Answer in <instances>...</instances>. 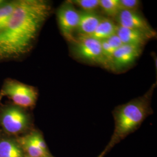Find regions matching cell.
Segmentation results:
<instances>
[{"label": "cell", "instance_id": "6da1fadb", "mask_svg": "<svg viewBox=\"0 0 157 157\" xmlns=\"http://www.w3.org/2000/svg\"><path fill=\"white\" fill-rule=\"evenodd\" d=\"M51 8L44 0H18L8 22L0 31V60L17 58L30 50Z\"/></svg>", "mask_w": 157, "mask_h": 157}, {"label": "cell", "instance_id": "7a4b0ae2", "mask_svg": "<svg viewBox=\"0 0 157 157\" xmlns=\"http://www.w3.org/2000/svg\"><path fill=\"white\" fill-rule=\"evenodd\" d=\"M155 87L141 97L117 107L113 112L114 138H123L137 129L150 112V100Z\"/></svg>", "mask_w": 157, "mask_h": 157}, {"label": "cell", "instance_id": "3957f363", "mask_svg": "<svg viewBox=\"0 0 157 157\" xmlns=\"http://www.w3.org/2000/svg\"><path fill=\"white\" fill-rule=\"evenodd\" d=\"M2 97H7L17 107L29 108L35 105L38 93L33 86L8 78L0 90V98Z\"/></svg>", "mask_w": 157, "mask_h": 157}, {"label": "cell", "instance_id": "277c9868", "mask_svg": "<svg viewBox=\"0 0 157 157\" xmlns=\"http://www.w3.org/2000/svg\"><path fill=\"white\" fill-rule=\"evenodd\" d=\"M71 43L72 52L77 58L108 67L102 54L101 41L91 36L78 35Z\"/></svg>", "mask_w": 157, "mask_h": 157}, {"label": "cell", "instance_id": "5b68a950", "mask_svg": "<svg viewBox=\"0 0 157 157\" xmlns=\"http://www.w3.org/2000/svg\"><path fill=\"white\" fill-rule=\"evenodd\" d=\"M56 17L61 33L66 39L71 42L75 38L74 33L78 29L80 12L76 9L71 1H67L58 8Z\"/></svg>", "mask_w": 157, "mask_h": 157}, {"label": "cell", "instance_id": "8992f818", "mask_svg": "<svg viewBox=\"0 0 157 157\" xmlns=\"http://www.w3.org/2000/svg\"><path fill=\"white\" fill-rule=\"evenodd\" d=\"M1 122L6 132L16 134L26 129L29 124L28 116L19 107H8L1 113Z\"/></svg>", "mask_w": 157, "mask_h": 157}, {"label": "cell", "instance_id": "52a82bcc", "mask_svg": "<svg viewBox=\"0 0 157 157\" xmlns=\"http://www.w3.org/2000/svg\"><path fill=\"white\" fill-rule=\"evenodd\" d=\"M116 19L120 26L140 31L152 37L156 36L155 30L138 11H121Z\"/></svg>", "mask_w": 157, "mask_h": 157}, {"label": "cell", "instance_id": "ba28073f", "mask_svg": "<svg viewBox=\"0 0 157 157\" xmlns=\"http://www.w3.org/2000/svg\"><path fill=\"white\" fill-rule=\"evenodd\" d=\"M143 48L139 45L122 44L113 55L111 68L119 71L131 66L140 56Z\"/></svg>", "mask_w": 157, "mask_h": 157}, {"label": "cell", "instance_id": "9c48e42d", "mask_svg": "<svg viewBox=\"0 0 157 157\" xmlns=\"http://www.w3.org/2000/svg\"><path fill=\"white\" fill-rule=\"evenodd\" d=\"M117 34L123 44L139 45L143 47L147 42L153 38L147 34L118 25Z\"/></svg>", "mask_w": 157, "mask_h": 157}, {"label": "cell", "instance_id": "30bf717a", "mask_svg": "<svg viewBox=\"0 0 157 157\" xmlns=\"http://www.w3.org/2000/svg\"><path fill=\"white\" fill-rule=\"evenodd\" d=\"M103 16L96 13L80 12V17L77 31L80 36H91L101 22Z\"/></svg>", "mask_w": 157, "mask_h": 157}, {"label": "cell", "instance_id": "8fae6325", "mask_svg": "<svg viewBox=\"0 0 157 157\" xmlns=\"http://www.w3.org/2000/svg\"><path fill=\"white\" fill-rule=\"evenodd\" d=\"M117 28L118 24L112 19L103 17L94 32L91 36L99 41H102L117 34Z\"/></svg>", "mask_w": 157, "mask_h": 157}, {"label": "cell", "instance_id": "7c38bea8", "mask_svg": "<svg viewBox=\"0 0 157 157\" xmlns=\"http://www.w3.org/2000/svg\"><path fill=\"white\" fill-rule=\"evenodd\" d=\"M19 142L22 146L23 148L27 152L29 156L30 157H48V152L45 151L37 146L32 140L29 135L22 137Z\"/></svg>", "mask_w": 157, "mask_h": 157}, {"label": "cell", "instance_id": "4fadbf2b", "mask_svg": "<svg viewBox=\"0 0 157 157\" xmlns=\"http://www.w3.org/2000/svg\"><path fill=\"white\" fill-rule=\"evenodd\" d=\"M0 157H23L22 151L14 141L4 140L0 141Z\"/></svg>", "mask_w": 157, "mask_h": 157}, {"label": "cell", "instance_id": "5bb4252c", "mask_svg": "<svg viewBox=\"0 0 157 157\" xmlns=\"http://www.w3.org/2000/svg\"><path fill=\"white\" fill-rule=\"evenodd\" d=\"M18 3V0L8 1L0 7V31L6 27Z\"/></svg>", "mask_w": 157, "mask_h": 157}, {"label": "cell", "instance_id": "9a60e30c", "mask_svg": "<svg viewBox=\"0 0 157 157\" xmlns=\"http://www.w3.org/2000/svg\"><path fill=\"white\" fill-rule=\"evenodd\" d=\"M100 9L108 17H117L121 11L119 0H100Z\"/></svg>", "mask_w": 157, "mask_h": 157}, {"label": "cell", "instance_id": "2e32d148", "mask_svg": "<svg viewBox=\"0 0 157 157\" xmlns=\"http://www.w3.org/2000/svg\"><path fill=\"white\" fill-rule=\"evenodd\" d=\"M73 5L82 10V12L96 13L100 10V0H74Z\"/></svg>", "mask_w": 157, "mask_h": 157}, {"label": "cell", "instance_id": "e0dca14e", "mask_svg": "<svg viewBox=\"0 0 157 157\" xmlns=\"http://www.w3.org/2000/svg\"><path fill=\"white\" fill-rule=\"evenodd\" d=\"M121 11H138L140 6V1L139 0H119Z\"/></svg>", "mask_w": 157, "mask_h": 157}, {"label": "cell", "instance_id": "ac0fdd59", "mask_svg": "<svg viewBox=\"0 0 157 157\" xmlns=\"http://www.w3.org/2000/svg\"><path fill=\"white\" fill-rule=\"evenodd\" d=\"M32 140L33 141L34 143L39 146L41 149L47 152V146L45 144V141L44 140L43 138L42 137L41 135L38 132H32L31 134L29 135Z\"/></svg>", "mask_w": 157, "mask_h": 157}, {"label": "cell", "instance_id": "d6986e66", "mask_svg": "<svg viewBox=\"0 0 157 157\" xmlns=\"http://www.w3.org/2000/svg\"><path fill=\"white\" fill-rule=\"evenodd\" d=\"M106 40L108 42V43L111 45L112 47H113L116 50L118 49L119 47H120L121 45L123 44L117 34L109 37L108 39H106Z\"/></svg>", "mask_w": 157, "mask_h": 157}, {"label": "cell", "instance_id": "ffe728a7", "mask_svg": "<svg viewBox=\"0 0 157 157\" xmlns=\"http://www.w3.org/2000/svg\"><path fill=\"white\" fill-rule=\"evenodd\" d=\"M7 2L8 1H6V0H0V7L5 5Z\"/></svg>", "mask_w": 157, "mask_h": 157}, {"label": "cell", "instance_id": "44dd1931", "mask_svg": "<svg viewBox=\"0 0 157 157\" xmlns=\"http://www.w3.org/2000/svg\"><path fill=\"white\" fill-rule=\"evenodd\" d=\"M26 157H29V156H26Z\"/></svg>", "mask_w": 157, "mask_h": 157}]
</instances>
